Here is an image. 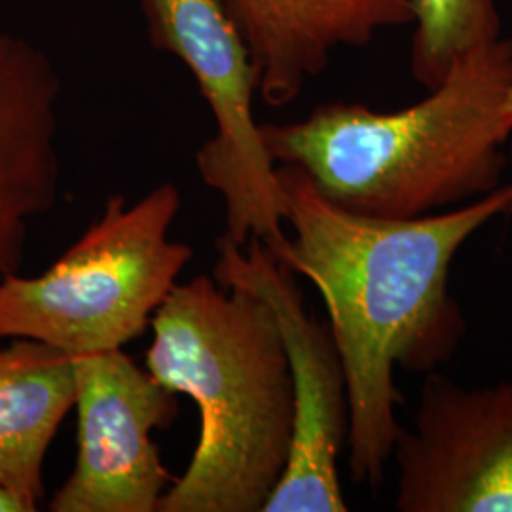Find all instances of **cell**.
<instances>
[{
    "label": "cell",
    "mask_w": 512,
    "mask_h": 512,
    "mask_svg": "<svg viewBox=\"0 0 512 512\" xmlns=\"http://www.w3.org/2000/svg\"><path fill=\"white\" fill-rule=\"evenodd\" d=\"M0 512H23V509L12 495L0 490Z\"/></svg>",
    "instance_id": "obj_13"
},
{
    "label": "cell",
    "mask_w": 512,
    "mask_h": 512,
    "mask_svg": "<svg viewBox=\"0 0 512 512\" xmlns=\"http://www.w3.org/2000/svg\"><path fill=\"white\" fill-rule=\"evenodd\" d=\"M78 452L52 512H158L175 482L152 440L179 416L177 393L122 349L74 357Z\"/></svg>",
    "instance_id": "obj_7"
},
{
    "label": "cell",
    "mask_w": 512,
    "mask_h": 512,
    "mask_svg": "<svg viewBox=\"0 0 512 512\" xmlns=\"http://www.w3.org/2000/svg\"><path fill=\"white\" fill-rule=\"evenodd\" d=\"M181 205L171 183L131 205L110 196L44 274L0 279V338L38 340L73 359L139 338L194 256L188 243L169 239Z\"/></svg>",
    "instance_id": "obj_4"
},
{
    "label": "cell",
    "mask_w": 512,
    "mask_h": 512,
    "mask_svg": "<svg viewBox=\"0 0 512 512\" xmlns=\"http://www.w3.org/2000/svg\"><path fill=\"white\" fill-rule=\"evenodd\" d=\"M141 6L152 46L183 61L215 116L217 133L198 150L196 165L224 200V238L239 247L260 239L279 255L289 241L285 200L253 112L255 61L230 0H141Z\"/></svg>",
    "instance_id": "obj_5"
},
{
    "label": "cell",
    "mask_w": 512,
    "mask_h": 512,
    "mask_svg": "<svg viewBox=\"0 0 512 512\" xmlns=\"http://www.w3.org/2000/svg\"><path fill=\"white\" fill-rule=\"evenodd\" d=\"M503 116H505V120L511 124L512 128V86L511 90H509V95H507V101H505V105H503ZM512 152V145H511Z\"/></svg>",
    "instance_id": "obj_14"
},
{
    "label": "cell",
    "mask_w": 512,
    "mask_h": 512,
    "mask_svg": "<svg viewBox=\"0 0 512 512\" xmlns=\"http://www.w3.org/2000/svg\"><path fill=\"white\" fill-rule=\"evenodd\" d=\"M277 181L293 238L275 256L325 302L348 380L349 473L378 488L404 429L395 370L429 374L458 351L467 319L450 270L478 230L512 217V183L446 213L382 219L330 202L296 165Z\"/></svg>",
    "instance_id": "obj_1"
},
{
    "label": "cell",
    "mask_w": 512,
    "mask_h": 512,
    "mask_svg": "<svg viewBox=\"0 0 512 512\" xmlns=\"http://www.w3.org/2000/svg\"><path fill=\"white\" fill-rule=\"evenodd\" d=\"M511 86L512 38H497L459 57L406 109L327 103L260 131L275 165L300 167L330 202L368 217L414 219L501 186Z\"/></svg>",
    "instance_id": "obj_2"
},
{
    "label": "cell",
    "mask_w": 512,
    "mask_h": 512,
    "mask_svg": "<svg viewBox=\"0 0 512 512\" xmlns=\"http://www.w3.org/2000/svg\"><path fill=\"white\" fill-rule=\"evenodd\" d=\"M61 78L29 38L0 33V279L18 274L31 222L59 196Z\"/></svg>",
    "instance_id": "obj_9"
},
{
    "label": "cell",
    "mask_w": 512,
    "mask_h": 512,
    "mask_svg": "<svg viewBox=\"0 0 512 512\" xmlns=\"http://www.w3.org/2000/svg\"><path fill=\"white\" fill-rule=\"evenodd\" d=\"M147 370L200 410V439L158 512H264L293 442V382L274 311L211 275L154 313Z\"/></svg>",
    "instance_id": "obj_3"
},
{
    "label": "cell",
    "mask_w": 512,
    "mask_h": 512,
    "mask_svg": "<svg viewBox=\"0 0 512 512\" xmlns=\"http://www.w3.org/2000/svg\"><path fill=\"white\" fill-rule=\"evenodd\" d=\"M215 279L243 287L274 311L293 382V442L287 467L264 512H346L338 459L348 448L346 370L329 323L311 315L294 272L260 239L217 243Z\"/></svg>",
    "instance_id": "obj_6"
},
{
    "label": "cell",
    "mask_w": 512,
    "mask_h": 512,
    "mask_svg": "<svg viewBox=\"0 0 512 512\" xmlns=\"http://www.w3.org/2000/svg\"><path fill=\"white\" fill-rule=\"evenodd\" d=\"M255 61L258 95L270 107L293 103L308 80L344 48H363L380 31L414 23L412 0H230Z\"/></svg>",
    "instance_id": "obj_10"
},
{
    "label": "cell",
    "mask_w": 512,
    "mask_h": 512,
    "mask_svg": "<svg viewBox=\"0 0 512 512\" xmlns=\"http://www.w3.org/2000/svg\"><path fill=\"white\" fill-rule=\"evenodd\" d=\"M74 404L71 355L29 338L0 349V490L23 512L44 499V461Z\"/></svg>",
    "instance_id": "obj_11"
},
{
    "label": "cell",
    "mask_w": 512,
    "mask_h": 512,
    "mask_svg": "<svg viewBox=\"0 0 512 512\" xmlns=\"http://www.w3.org/2000/svg\"><path fill=\"white\" fill-rule=\"evenodd\" d=\"M416 33L412 74L425 90L437 88L459 57L501 38L495 0H412Z\"/></svg>",
    "instance_id": "obj_12"
},
{
    "label": "cell",
    "mask_w": 512,
    "mask_h": 512,
    "mask_svg": "<svg viewBox=\"0 0 512 512\" xmlns=\"http://www.w3.org/2000/svg\"><path fill=\"white\" fill-rule=\"evenodd\" d=\"M397 440L395 509L512 512V382L463 387L425 374Z\"/></svg>",
    "instance_id": "obj_8"
}]
</instances>
